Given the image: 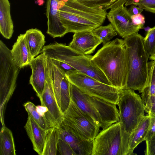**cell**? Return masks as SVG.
<instances>
[{"label":"cell","mask_w":155,"mask_h":155,"mask_svg":"<svg viewBox=\"0 0 155 155\" xmlns=\"http://www.w3.org/2000/svg\"><path fill=\"white\" fill-rule=\"evenodd\" d=\"M91 60L104 74L111 86L119 89L126 86L128 57L124 40L116 38L104 45Z\"/></svg>","instance_id":"1"},{"label":"cell","mask_w":155,"mask_h":155,"mask_svg":"<svg viewBox=\"0 0 155 155\" xmlns=\"http://www.w3.org/2000/svg\"><path fill=\"white\" fill-rule=\"evenodd\" d=\"M43 52L58 66L68 64L78 71L111 85L104 74L92 61L91 55L84 54L68 46L57 42L44 46L41 52Z\"/></svg>","instance_id":"2"},{"label":"cell","mask_w":155,"mask_h":155,"mask_svg":"<svg viewBox=\"0 0 155 155\" xmlns=\"http://www.w3.org/2000/svg\"><path fill=\"white\" fill-rule=\"evenodd\" d=\"M144 38L138 33L124 38L128 57V71L124 89L141 93L146 84L149 56L143 46Z\"/></svg>","instance_id":"3"},{"label":"cell","mask_w":155,"mask_h":155,"mask_svg":"<svg viewBox=\"0 0 155 155\" xmlns=\"http://www.w3.org/2000/svg\"><path fill=\"white\" fill-rule=\"evenodd\" d=\"M130 136L119 121L100 131L93 141L91 155H128Z\"/></svg>","instance_id":"4"},{"label":"cell","mask_w":155,"mask_h":155,"mask_svg":"<svg viewBox=\"0 0 155 155\" xmlns=\"http://www.w3.org/2000/svg\"><path fill=\"white\" fill-rule=\"evenodd\" d=\"M20 68L12 57L11 50L0 41V121L4 123L6 105L15 88L17 77Z\"/></svg>","instance_id":"5"},{"label":"cell","mask_w":155,"mask_h":155,"mask_svg":"<svg viewBox=\"0 0 155 155\" xmlns=\"http://www.w3.org/2000/svg\"><path fill=\"white\" fill-rule=\"evenodd\" d=\"M117 105L119 121L124 131L130 136L145 116L141 97L134 90L120 89Z\"/></svg>","instance_id":"6"},{"label":"cell","mask_w":155,"mask_h":155,"mask_svg":"<svg viewBox=\"0 0 155 155\" xmlns=\"http://www.w3.org/2000/svg\"><path fill=\"white\" fill-rule=\"evenodd\" d=\"M66 75L70 83L84 93L117 105L120 89L101 82L76 70L67 72Z\"/></svg>","instance_id":"7"},{"label":"cell","mask_w":155,"mask_h":155,"mask_svg":"<svg viewBox=\"0 0 155 155\" xmlns=\"http://www.w3.org/2000/svg\"><path fill=\"white\" fill-rule=\"evenodd\" d=\"M45 61V83L42 95L39 99L44 107V115L50 127L59 128L63 119L55 96L53 83L51 59L47 55Z\"/></svg>","instance_id":"8"},{"label":"cell","mask_w":155,"mask_h":155,"mask_svg":"<svg viewBox=\"0 0 155 155\" xmlns=\"http://www.w3.org/2000/svg\"><path fill=\"white\" fill-rule=\"evenodd\" d=\"M63 115L62 122L74 129L88 141H93L100 131V127L92 122L71 100Z\"/></svg>","instance_id":"9"},{"label":"cell","mask_w":155,"mask_h":155,"mask_svg":"<svg viewBox=\"0 0 155 155\" xmlns=\"http://www.w3.org/2000/svg\"><path fill=\"white\" fill-rule=\"evenodd\" d=\"M127 0H118L110 7V10L106 15L117 34L124 38L138 33L143 28L144 25L133 24L132 15L124 6Z\"/></svg>","instance_id":"10"},{"label":"cell","mask_w":155,"mask_h":155,"mask_svg":"<svg viewBox=\"0 0 155 155\" xmlns=\"http://www.w3.org/2000/svg\"><path fill=\"white\" fill-rule=\"evenodd\" d=\"M53 85L55 96L60 109L63 114L70 104V82L64 71L51 59Z\"/></svg>","instance_id":"11"},{"label":"cell","mask_w":155,"mask_h":155,"mask_svg":"<svg viewBox=\"0 0 155 155\" xmlns=\"http://www.w3.org/2000/svg\"><path fill=\"white\" fill-rule=\"evenodd\" d=\"M59 135V138L70 146L76 155H91L93 141L85 139L72 127L62 122Z\"/></svg>","instance_id":"12"},{"label":"cell","mask_w":155,"mask_h":155,"mask_svg":"<svg viewBox=\"0 0 155 155\" xmlns=\"http://www.w3.org/2000/svg\"><path fill=\"white\" fill-rule=\"evenodd\" d=\"M65 4L63 0H47L46 15L47 18V33L53 38L61 37L68 33L61 22L59 11Z\"/></svg>","instance_id":"13"},{"label":"cell","mask_w":155,"mask_h":155,"mask_svg":"<svg viewBox=\"0 0 155 155\" xmlns=\"http://www.w3.org/2000/svg\"><path fill=\"white\" fill-rule=\"evenodd\" d=\"M70 92L71 100L92 122L101 128V120L89 96L70 82Z\"/></svg>","instance_id":"14"},{"label":"cell","mask_w":155,"mask_h":155,"mask_svg":"<svg viewBox=\"0 0 155 155\" xmlns=\"http://www.w3.org/2000/svg\"><path fill=\"white\" fill-rule=\"evenodd\" d=\"M60 9L78 15L99 26L104 23L107 14L106 10L90 7L76 0H68Z\"/></svg>","instance_id":"15"},{"label":"cell","mask_w":155,"mask_h":155,"mask_svg":"<svg viewBox=\"0 0 155 155\" xmlns=\"http://www.w3.org/2000/svg\"><path fill=\"white\" fill-rule=\"evenodd\" d=\"M60 21L67 32L90 31L99 26L97 24L74 13L59 11Z\"/></svg>","instance_id":"16"},{"label":"cell","mask_w":155,"mask_h":155,"mask_svg":"<svg viewBox=\"0 0 155 155\" xmlns=\"http://www.w3.org/2000/svg\"><path fill=\"white\" fill-rule=\"evenodd\" d=\"M101 40L90 31L74 33L73 39L68 45L73 50L84 55L93 53L100 44Z\"/></svg>","instance_id":"17"},{"label":"cell","mask_w":155,"mask_h":155,"mask_svg":"<svg viewBox=\"0 0 155 155\" xmlns=\"http://www.w3.org/2000/svg\"><path fill=\"white\" fill-rule=\"evenodd\" d=\"M47 56L44 52L34 58L29 66L32 70L29 83L39 99L44 91L45 83V61Z\"/></svg>","instance_id":"18"},{"label":"cell","mask_w":155,"mask_h":155,"mask_svg":"<svg viewBox=\"0 0 155 155\" xmlns=\"http://www.w3.org/2000/svg\"><path fill=\"white\" fill-rule=\"evenodd\" d=\"M89 97L100 117L102 130L119 121V112L116 105L96 97L89 96Z\"/></svg>","instance_id":"19"},{"label":"cell","mask_w":155,"mask_h":155,"mask_svg":"<svg viewBox=\"0 0 155 155\" xmlns=\"http://www.w3.org/2000/svg\"><path fill=\"white\" fill-rule=\"evenodd\" d=\"M24 128L32 143L34 150L39 155H43L47 129L41 128L29 115Z\"/></svg>","instance_id":"20"},{"label":"cell","mask_w":155,"mask_h":155,"mask_svg":"<svg viewBox=\"0 0 155 155\" xmlns=\"http://www.w3.org/2000/svg\"><path fill=\"white\" fill-rule=\"evenodd\" d=\"M11 51L14 61L20 69L29 65L33 59L27 46L24 34L18 36Z\"/></svg>","instance_id":"21"},{"label":"cell","mask_w":155,"mask_h":155,"mask_svg":"<svg viewBox=\"0 0 155 155\" xmlns=\"http://www.w3.org/2000/svg\"><path fill=\"white\" fill-rule=\"evenodd\" d=\"M0 31L2 35L7 39L12 37L14 32L8 0H0Z\"/></svg>","instance_id":"22"},{"label":"cell","mask_w":155,"mask_h":155,"mask_svg":"<svg viewBox=\"0 0 155 155\" xmlns=\"http://www.w3.org/2000/svg\"><path fill=\"white\" fill-rule=\"evenodd\" d=\"M24 35L30 53L34 58L41 53L44 46L45 36L40 30L37 28L27 30Z\"/></svg>","instance_id":"23"},{"label":"cell","mask_w":155,"mask_h":155,"mask_svg":"<svg viewBox=\"0 0 155 155\" xmlns=\"http://www.w3.org/2000/svg\"><path fill=\"white\" fill-rule=\"evenodd\" d=\"M151 123V117L145 116L137 127L130 135L128 155L133 154V151L137 146L142 141H145Z\"/></svg>","instance_id":"24"},{"label":"cell","mask_w":155,"mask_h":155,"mask_svg":"<svg viewBox=\"0 0 155 155\" xmlns=\"http://www.w3.org/2000/svg\"><path fill=\"white\" fill-rule=\"evenodd\" d=\"M144 106L151 99L155 98V61L148 62L146 82L141 92Z\"/></svg>","instance_id":"25"},{"label":"cell","mask_w":155,"mask_h":155,"mask_svg":"<svg viewBox=\"0 0 155 155\" xmlns=\"http://www.w3.org/2000/svg\"><path fill=\"white\" fill-rule=\"evenodd\" d=\"M14 138L11 131L5 126L0 132V155H16Z\"/></svg>","instance_id":"26"},{"label":"cell","mask_w":155,"mask_h":155,"mask_svg":"<svg viewBox=\"0 0 155 155\" xmlns=\"http://www.w3.org/2000/svg\"><path fill=\"white\" fill-rule=\"evenodd\" d=\"M59 128L51 127L47 129L43 155H56L59 138Z\"/></svg>","instance_id":"27"},{"label":"cell","mask_w":155,"mask_h":155,"mask_svg":"<svg viewBox=\"0 0 155 155\" xmlns=\"http://www.w3.org/2000/svg\"><path fill=\"white\" fill-rule=\"evenodd\" d=\"M24 106L28 114L43 129L47 130L50 126L44 115L38 111L37 106L31 102L25 103Z\"/></svg>","instance_id":"28"},{"label":"cell","mask_w":155,"mask_h":155,"mask_svg":"<svg viewBox=\"0 0 155 155\" xmlns=\"http://www.w3.org/2000/svg\"><path fill=\"white\" fill-rule=\"evenodd\" d=\"M91 31L101 40L103 45L110 41L117 34L116 29L110 23L105 26H99Z\"/></svg>","instance_id":"29"},{"label":"cell","mask_w":155,"mask_h":155,"mask_svg":"<svg viewBox=\"0 0 155 155\" xmlns=\"http://www.w3.org/2000/svg\"><path fill=\"white\" fill-rule=\"evenodd\" d=\"M91 8L106 10L118 0H76Z\"/></svg>","instance_id":"30"},{"label":"cell","mask_w":155,"mask_h":155,"mask_svg":"<svg viewBox=\"0 0 155 155\" xmlns=\"http://www.w3.org/2000/svg\"><path fill=\"white\" fill-rule=\"evenodd\" d=\"M143 46L150 57L155 52V26L150 28L143 38Z\"/></svg>","instance_id":"31"},{"label":"cell","mask_w":155,"mask_h":155,"mask_svg":"<svg viewBox=\"0 0 155 155\" xmlns=\"http://www.w3.org/2000/svg\"><path fill=\"white\" fill-rule=\"evenodd\" d=\"M131 5L138 6L146 11L155 13V0H127L125 6Z\"/></svg>","instance_id":"32"},{"label":"cell","mask_w":155,"mask_h":155,"mask_svg":"<svg viewBox=\"0 0 155 155\" xmlns=\"http://www.w3.org/2000/svg\"><path fill=\"white\" fill-rule=\"evenodd\" d=\"M57 150L61 155H76L70 146L60 138L58 143Z\"/></svg>","instance_id":"33"},{"label":"cell","mask_w":155,"mask_h":155,"mask_svg":"<svg viewBox=\"0 0 155 155\" xmlns=\"http://www.w3.org/2000/svg\"><path fill=\"white\" fill-rule=\"evenodd\" d=\"M144 153L146 155H155V134L148 141Z\"/></svg>","instance_id":"34"},{"label":"cell","mask_w":155,"mask_h":155,"mask_svg":"<svg viewBox=\"0 0 155 155\" xmlns=\"http://www.w3.org/2000/svg\"><path fill=\"white\" fill-rule=\"evenodd\" d=\"M145 110L151 117H155V98L151 99L144 107Z\"/></svg>","instance_id":"35"},{"label":"cell","mask_w":155,"mask_h":155,"mask_svg":"<svg viewBox=\"0 0 155 155\" xmlns=\"http://www.w3.org/2000/svg\"><path fill=\"white\" fill-rule=\"evenodd\" d=\"M131 18L132 22L134 25H144L145 23V18L141 14L132 15Z\"/></svg>","instance_id":"36"},{"label":"cell","mask_w":155,"mask_h":155,"mask_svg":"<svg viewBox=\"0 0 155 155\" xmlns=\"http://www.w3.org/2000/svg\"><path fill=\"white\" fill-rule=\"evenodd\" d=\"M154 134H155V117H151L150 124L146 137V142L149 140Z\"/></svg>","instance_id":"37"},{"label":"cell","mask_w":155,"mask_h":155,"mask_svg":"<svg viewBox=\"0 0 155 155\" xmlns=\"http://www.w3.org/2000/svg\"><path fill=\"white\" fill-rule=\"evenodd\" d=\"M128 10L131 15L141 14L143 10V9L139 7H137L134 5H131Z\"/></svg>","instance_id":"38"},{"label":"cell","mask_w":155,"mask_h":155,"mask_svg":"<svg viewBox=\"0 0 155 155\" xmlns=\"http://www.w3.org/2000/svg\"><path fill=\"white\" fill-rule=\"evenodd\" d=\"M36 3L39 6L43 5L44 2V0H36Z\"/></svg>","instance_id":"39"},{"label":"cell","mask_w":155,"mask_h":155,"mask_svg":"<svg viewBox=\"0 0 155 155\" xmlns=\"http://www.w3.org/2000/svg\"><path fill=\"white\" fill-rule=\"evenodd\" d=\"M149 58L152 61H155V52L153 54L149 57Z\"/></svg>","instance_id":"40"}]
</instances>
